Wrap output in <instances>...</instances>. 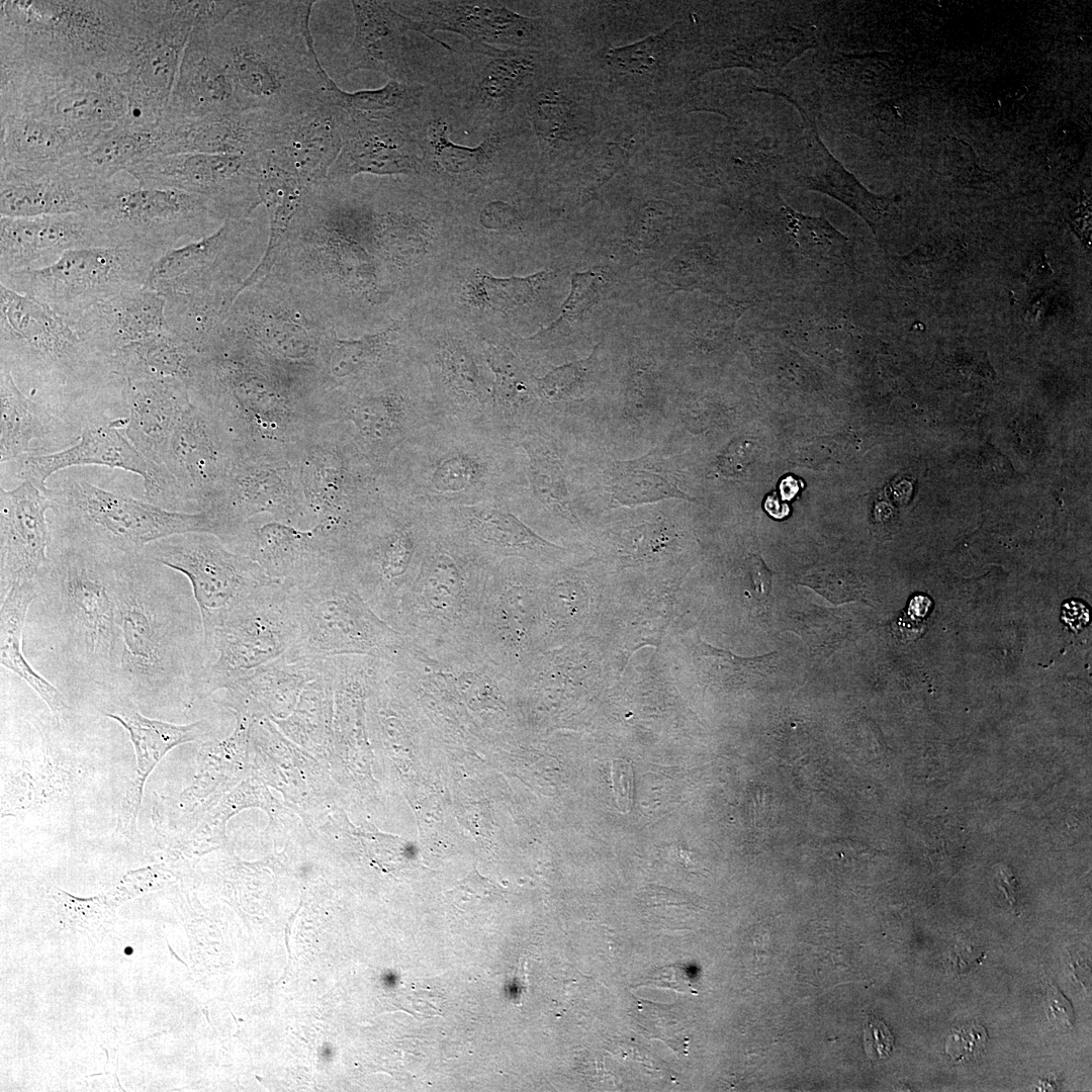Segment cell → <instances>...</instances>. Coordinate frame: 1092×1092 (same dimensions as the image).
<instances>
[{
	"label": "cell",
	"mask_w": 1092,
	"mask_h": 1092,
	"mask_svg": "<svg viewBox=\"0 0 1092 1092\" xmlns=\"http://www.w3.org/2000/svg\"><path fill=\"white\" fill-rule=\"evenodd\" d=\"M749 570L755 597L758 600L767 599L771 590L772 571L756 554L749 558Z\"/></svg>",
	"instance_id": "e7e4bbea"
},
{
	"label": "cell",
	"mask_w": 1092,
	"mask_h": 1092,
	"mask_svg": "<svg viewBox=\"0 0 1092 1092\" xmlns=\"http://www.w3.org/2000/svg\"><path fill=\"white\" fill-rule=\"evenodd\" d=\"M260 155H162L126 172L146 186L175 188L201 195L211 200L226 219L243 218L256 212L261 204L258 192Z\"/></svg>",
	"instance_id": "cb8c5ba5"
},
{
	"label": "cell",
	"mask_w": 1092,
	"mask_h": 1092,
	"mask_svg": "<svg viewBox=\"0 0 1092 1092\" xmlns=\"http://www.w3.org/2000/svg\"><path fill=\"white\" fill-rule=\"evenodd\" d=\"M399 325L358 339H341L330 329L324 339L318 373L321 397L390 377L402 370Z\"/></svg>",
	"instance_id": "60d3db41"
},
{
	"label": "cell",
	"mask_w": 1092,
	"mask_h": 1092,
	"mask_svg": "<svg viewBox=\"0 0 1092 1092\" xmlns=\"http://www.w3.org/2000/svg\"><path fill=\"white\" fill-rule=\"evenodd\" d=\"M494 0L392 1L400 13L419 21L425 36L450 52L453 48L435 36L450 31L470 42L499 48L546 51L554 42L555 29L542 18H531Z\"/></svg>",
	"instance_id": "4316f807"
},
{
	"label": "cell",
	"mask_w": 1092,
	"mask_h": 1092,
	"mask_svg": "<svg viewBox=\"0 0 1092 1092\" xmlns=\"http://www.w3.org/2000/svg\"><path fill=\"white\" fill-rule=\"evenodd\" d=\"M701 673L714 676H737L746 679L762 678L775 670L778 654L767 653L755 657H740L730 651L717 649L705 642L696 648Z\"/></svg>",
	"instance_id": "11a10c76"
},
{
	"label": "cell",
	"mask_w": 1092,
	"mask_h": 1092,
	"mask_svg": "<svg viewBox=\"0 0 1092 1092\" xmlns=\"http://www.w3.org/2000/svg\"><path fill=\"white\" fill-rule=\"evenodd\" d=\"M126 422L127 418H124L87 428L77 443L61 451L24 456L9 463L13 464L19 482L30 481L47 494L50 491L48 479L66 468L98 465L123 469L143 478L147 500L167 505L173 510L176 500L168 473L148 462L120 433L119 429L124 428Z\"/></svg>",
	"instance_id": "83f0119b"
},
{
	"label": "cell",
	"mask_w": 1092,
	"mask_h": 1092,
	"mask_svg": "<svg viewBox=\"0 0 1092 1092\" xmlns=\"http://www.w3.org/2000/svg\"><path fill=\"white\" fill-rule=\"evenodd\" d=\"M164 145L159 125L152 128L121 126L76 155L75 160L91 177L108 181L148 159L164 155Z\"/></svg>",
	"instance_id": "816d5d0a"
},
{
	"label": "cell",
	"mask_w": 1092,
	"mask_h": 1092,
	"mask_svg": "<svg viewBox=\"0 0 1092 1092\" xmlns=\"http://www.w3.org/2000/svg\"><path fill=\"white\" fill-rule=\"evenodd\" d=\"M225 545L251 558L270 578L293 588L307 585L336 565V542L330 534L266 516L241 524Z\"/></svg>",
	"instance_id": "4dcf8cb0"
},
{
	"label": "cell",
	"mask_w": 1092,
	"mask_h": 1092,
	"mask_svg": "<svg viewBox=\"0 0 1092 1092\" xmlns=\"http://www.w3.org/2000/svg\"><path fill=\"white\" fill-rule=\"evenodd\" d=\"M329 330L269 274L239 294L219 332L320 392L322 347Z\"/></svg>",
	"instance_id": "9a60e30c"
},
{
	"label": "cell",
	"mask_w": 1092,
	"mask_h": 1092,
	"mask_svg": "<svg viewBox=\"0 0 1092 1092\" xmlns=\"http://www.w3.org/2000/svg\"><path fill=\"white\" fill-rule=\"evenodd\" d=\"M519 451L496 431L444 419L401 449L386 475L429 510L507 499L525 482Z\"/></svg>",
	"instance_id": "8992f818"
},
{
	"label": "cell",
	"mask_w": 1092,
	"mask_h": 1092,
	"mask_svg": "<svg viewBox=\"0 0 1092 1092\" xmlns=\"http://www.w3.org/2000/svg\"><path fill=\"white\" fill-rule=\"evenodd\" d=\"M165 297L143 287L91 308L70 326L97 353L112 359L122 348L168 331Z\"/></svg>",
	"instance_id": "7bdbcfd3"
},
{
	"label": "cell",
	"mask_w": 1092,
	"mask_h": 1092,
	"mask_svg": "<svg viewBox=\"0 0 1092 1092\" xmlns=\"http://www.w3.org/2000/svg\"><path fill=\"white\" fill-rule=\"evenodd\" d=\"M111 247L92 213H65L0 218V275L39 269L66 252Z\"/></svg>",
	"instance_id": "836d02e7"
},
{
	"label": "cell",
	"mask_w": 1092,
	"mask_h": 1092,
	"mask_svg": "<svg viewBox=\"0 0 1092 1092\" xmlns=\"http://www.w3.org/2000/svg\"><path fill=\"white\" fill-rule=\"evenodd\" d=\"M355 21L353 39L341 62V76L360 70L381 73L389 80L418 81L412 65L410 32L425 35L423 25L397 11L392 1H350Z\"/></svg>",
	"instance_id": "e575fe53"
},
{
	"label": "cell",
	"mask_w": 1092,
	"mask_h": 1092,
	"mask_svg": "<svg viewBox=\"0 0 1092 1092\" xmlns=\"http://www.w3.org/2000/svg\"><path fill=\"white\" fill-rule=\"evenodd\" d=\"M293 592L299 637L285 655L288 659L322 660L352 654L383 657L403 640L337 565Z\"/></svg>",
	"instance_id": "d6986e66"
},
{
	"label": "cell",
	"mask_w": 1092,
	"mask_h": 1092,
	"mask_svg": "<svg viewBox=\"0 0 1092 1092\" xmlns=\"http://www.w3.org/2000/svg\"><path fill=\"white\" fill-rule=\"evenodd\" d=\"M191 402L188 385L179 379L126 382L125 436L155 467L166 471L164 461L171 437Z\"/></svg>",
	"instance_id": "f6af8a7d"
},
{
	"label": "cell",
	"mask_w": 1092,
	"mask_h": 1092,
	"mask_svg": "<svg viewBox=\"0 0 1092 1092\" xmlns=\"http://www.w3.org/2000/svg\"><path fill=\"white\" fill-rule=\"evenodd\" d=\"M346 111L322 102L282 120L271 149L308 188L324 181L344 143Z\"/></svg>",
	"instance_id": "f35d334b"
},
{
	"label": "cell",
	"mask_w": 1092,
	"mask_h": 1092,
	"mask_svg": "<svg viewBox=\"0 0 1092 1092\" xmlns=\"http://www.w3.org/2000/svg\"><path fill=\"white\" fill-rule=\"evenodd\" d=\"M92 213L111 247L148 249L163 256L212 234L226 220L220 209L201 195L146 186L126 171L106 183Z\"/></svg>",
	"instance_id": "5bb4252c"
},
{
	"label": "cell",
	"mask_w": 1092,
	"mask_h": 1092,
	"mask_svg": "<svg viewBox=\"0 0 1092 1092\" xmlns=\"http://www.w3.org/2000/svg\"><path fill=\"white\" fill-rule=\"evenodd\" d=\"M476 220L482 229L500 233L520 230L523 224L517 205L502 196L485 199L476 211Z\"/></svg>",
	"instance_id": "680465c9"
},
{
	"label": "cell",
	"mask_w": 1092,
	"mask_h": 1092,
	"mask_svg": "<svg viewBox=\"0 0 1092 1092\" xmlns=\"http://www.w3.org/2000/svg\"><path fill=\"white\" fill-rule=\"evenodd\" d=\"M303 498L308 529L320 527L336 542L390 487L334 422H324L289 452Z\"/></svg>",
	"instance_id": "7c38bea8"
},
{
	"label": "cell",
	"mask_w": 1092,
	"mask_h": 1092,
	"mask_svg": "<svg viewBox=\"0 0 1092 1092\" xmlns=\"http://www.w3.org/2000/svg\"><path fill=\"white\" fill-rule=\"evenodd\" d=\"M595 353L596 349L588 358L554 367L543 377L535 379L536 392L543 411L545 404L554 405L569 401L585 391L589 383Z\"/></svg>",
	"instance_id": "9f6ffc18"
},
{
	"label": "cell",
	"mask_w": 1092,
	"mask_h": 1092,
	"mask_svg": "<svg viewBox=\"0 0 1092 1092\" xmlns=\"http://www.w3.org/2000/svg\"><path fill=\"white\" fill-rule=\"evenodd\" d=\"M140 555L189 580L204 639L238 604L274 580L255 561L231 550L211 533L167 537L149 544Z\"/></svg>",
	"instance_id": "7402d4cb"
},
{
	"label": "cell",
	"mask_w": 1092,
	"mask_h": 1092,
	"mask_svg": "<svg viewBox=\"0 0 1092 1092\" xmlns=\"http://www.w3.org/2000/svg\"><path fill=\"white\" fill-rule=\"evenodd\" d=\"M417 117L410 123L422 151L416 178L468 190L510 177L528 159L526 116L516 114L486 131L475 146L450 139L454 119L438 90L429 83Z\"/></svg>",
	"instance_id": "ac0fdd59"
},
{
	"label": "cell",
	"mask_w": 1092,
	"mask_h": 1092,
	"mask_svg": "<svg viewBox=\"0 0 1092 1092\" xmlns=\"http://www.w3.org/2000/svg\"><path fill=\"white\" fill-rule=\"evenodd\" d=\"M199 356L191 345L166 331L119 350L114 373L127 381L175 378L188 387Z\"/></svg>",
	"instance_id": "681fc988"
},
{
	"label": "cell",
	"mask_w": 1092,
	"mask_h": 1092,
	"mask_svg": "<svg viewBox=\"0 0 1092 1092\" xmlns=\"http://www.w3.org/2000/svg\"><path fill=\"white\" fill-rule=\"evenodd\" d=\"M630 767L627 763L617 760L613 763L612 778L617 801L627 805L630 796Z\"/></svg>",
	"instance_id": "03108f58"
},
{
	"label": "cell",
	"mask_w": 1092,
	"mask_h": 1092,
	"mask_svg": "<svg viewBox=\"0 0 1092 1092\" xmlns=\"http://www.w3.org/2000/svg\"><path fill=\"white\" fill-rule=\"evenodd\" d=\"M136 3L139 31L125 69L116 76L127 101L125 126L152 128L164 116L192 28L173 1Z\"/></svg>",
	"instance_id": "603a6c76"
},
{
	"label": "cell",
	"mask_w": 1092,
	"mask_h": 1092,
	"mask_svg": "<svg viewBox=\"0 0 1092 1092\" xmlns=\"http://www.w3.org/2000/svg\"><path fill=\"white\" fill-rule=\"evenodd\" d=\"M662 206H650L643 210L641 217L629 234L630 245L636 249H649L655 246L668 231L670 213Z\"/></svg>",
	"instance_id": "91938a15"
},
{
	"label": "cell",
	"mask_w": 1092,
	"mask_h": 1092,
	"mask_svg": "<svg viewBox=\"0 0 1092 1092\" xmlns=\"http://www.w3.org/2000/svg\"><path fill=\"white\" fill-rule=\"evenodd\" d=\"M120 553L51 534V564L24 631L36 630L55 673L114 696L119 659L114 581Z\"/></svg>",
	"instance_id": "7a4b0ae2"
},
{
	"label": "cell",
	"mask_w": 1092,
	"mask_h": 1092,
	"mask_svg": "<svg viewBox=\"0 0 1092 1092\" xmlns=\"http://www.w3.org/2000/svg\"><path fill=\"white\" fill-rule=\"evenodd\" d=\"M988 1036L986 1029L979 1025L952 1030L945 1043V1052L953 1061L974 1058L984 1050Z\"/></svg>",
	"instance_id": "94428289"
},
{
	"label": "cell",
	"mask_w": 1092,
	"mask_h": 1092,
	"mask_svg": "<svg viewBox=\"0 0 1092 1092\" xmlns=\"http://www.w3.org/2000/svg\"><path fill=\"white\" fill-rule=\"evenodd\" d=\"M101 714L117 721L127 732L133 746L136 772L121 800L117 819V830L132 838L138 834L136 819L148 778L172 748L203 737L208 731V724L204 720L174 724L153 719L142 714L132 701L121 697L102 704Z\"/></svg>",
	"instance_id": "8d00e7d4"
},
{
	"label": "cell",
	"mask_w": 1092,
	"mask_h": 1092,
	"mask_svg": "<svg viewBox=\"0 0 1092 1092\" xmlns=\"http://www.w3.org/2000/svg\"><path fill=\"white\" fill-rule=\"evenodd\" d=\"M863 1043L868 1057L873 1061H878L892 1054L895 1038L883 1020L874 1014H869L863 1023Z\"/></svg>",
	"instance_id": "6125c7cd"
},
{
	"label": "cell",
	"mask_w": 1092,
	"mask_h": 1092,
	"mask_svg": "<svg viewBox=\"0 0 1092 1092\" xmlns=\"http://www.w3.org/2000/svg\"><path fill=\"white\" fill-rule=\"evenodd\" d=\"M39 118L64 127L90 146L125 126L126 97L116 74L25 67L0 84V117Z\"/></svg>",
	"instance_id": "4fadbf2b"
},
{
	"label": "cell",
	"mask_w": 1092,
	"mask_h": 1092,
	"mask_svg": "<svg viewBox=\"0 0 1092 1092\" xmlns=\"http://www.w3.org/2000/svg\"><path fill=\"white\" fill-rule=\"evenodd\" d=\"M49 494L30 481L0 488V597L14 584L37 583L49 570Z\"/></svg>",
	"instance_id": "d6a6232c"
},
{
	"label": "cell",
	"mask_w": 1092,
	"mask_h": 1092,
	"mask_svg": "<svg viewBox=\"0 0 1092 1092\" xmlns=\"http://www.w3.org/2000/svg\"><path fill=\"white\" fill-rule=\"evenodd\" d=\"M240 451L224 431L193 402L171 437L164 467L179 505L199 511L219 497Z\"/></svg>",
	"instance_id": "f1b7e54d"
},
{
	"label": "cell",
	"mask_w": 1092,
	"mask_h": 1092,
	"mask_svg": "<svg viewBox=\"0 0 1092 1092\" xmlns=\"http://www.w3.org/2000/svg\"><path fill=\"white\" fill-rule=\"evenodd\" d=\"M431 511L487 565L518 558L550 568L572 553L534 531L503 498Z\"/></svg>",
	"instance_id": "f546056e"
},
{
	"label": "cell",
	"mask_w": 1092,
	"mask_h": 1092,
	"mask_svg": "<svg viewBox=\"0 0 1092 1092\" xmlns=\"http://www.w3.org/2000/svg\"><path fill=\"white\" fill-rule=\"evenodd\" d=\"M0 367L79 433L127 417L126 381L43 302L0 284Z\"/></svg>",
	"instance_id": "6da1fadb"
},
{
	"label": "cell",
	"mask_w": 1092,
	"mask_h": 1092,
	"mask_svg": "<svg viewBox=\"0 0 1092 1092\" xmlns=\"http://www.w3.org/2000/svg\"><path fill=\"white\" fill-rule=\"evenodd\" d=\"M678 477L667 460L652 452L614 461L609 466L606 490L621 506H636L668 498L694 500L678 487Z\"/></svg>",
	"instance_id": "f907efd6"
},
{
	"label": "cell",
	"mask_w": 1092,
	"mask_h": 1092,
	"mask_svg": "<svg viewBox=\"0 0 1092 1092\" xmlns=\"http://www.w3.org/2000/svg\"><path fill=\"white\" fill-rule=\"evenodd\" d=\"M446 53L427 83L441 94L456 123L481 136L520 111L554 65L545 51L534 49L469 41Z\"/></svg>",
	"instance_id": "8fae6325"
},
{
	"label": "cell",
	"mask_w": 1092,
	"mask_h": 1092,
	"mask_svg": "<svg viewBox=\"0 0 1092 1092\" xmlns=\"http://www.w3.org/2000/svg\"><path fill=\"white\" fill-rule=\"evenodd\" d=\"M48 521L54 535L80 539L124 555H140L149 544L174 535L205 532L219 536L209 510L165 509L149 500L103 488L77 476L50 488Z\"/></svg>",
	"instance_id": "30bf717a"
},
{
	"label": "cell",
	"mask_w": 1092,
	"mask_h": 1092,
	"mask_svg": "<svg viewBox=\"0 0 1092 1092\" xmlns=\"http://www.w3.org/2000/svg\"><path fill=\"white\" fill-rule=\"evenodd\" d=\"M298 637L293 588L272 580L238 604L204 639L208 664L196 691H216L230 677L285 656Z\"/></svg>",
	"instance_id": "ffe728a7"
},
{
	"label": "cell",
	"mask_w": 1092,
	"mask_h": 1092,
	"mask_svg": "<svg viewBox=\"0 0 1092 1092\" xmlns=\"http://www.w3.org/2000/svg\"><path fill=\"white\" fill-rule=\"evenodd\" d=\"M542 567L510 558L488 567L480 607L478 641L499 665L514 672L528 662L537 626L536 599Z\"/></svg>",
	"instance_id": "d4e9b609"
},
{
	"label": "cell",
	"mask_w": 1092,
	"mask_h": 1092,
	"mask_svg": "<svg viewBox=\"0 0 1092 1092\" xmlns=\"http://www.w3.org/2000/svg\"><path fill=\"white\" fill-rule=\"evenodd\" d=\"M1045 1004L1048 1019L1057 1029L1064 1031L1073 1028L1075 1021L1073 1007L1057 985H1050Z\"/></svg>",
	"instance_id": "be15d7a7"
},
{
	"label": "cell",
	"mask_w": 1092,
	"mask_h": 1092,
	"mask_svg": "<svg viewBox=\"0 0 1092 1092\" xmlns=\"http://www.w3.org/2000/svg\"><path fill=\"white\" fill-rule=\"evenodd\" d=\"M161 257L131 247L72 250L47 267L0 275V284L43 302L71 325L100 303L145 287Z\"/></svg>",
	"instance_id": "2e32d148"
},
{
	"label": "cell",
	"mask_w": 1092,
	"mask_h": 1092,
	"mask_svg": "<svg viewBox=\"0 0 1092 1092\" xmlns=\"http://www.w3.org/2000/svg\"><path fill=\"white\" fill-rule=\"evenodd\" d=\"M209 32L191 31L160 123L172 125L242 110L228 72L212 51Z\"/></svg>",
	"instance_id": "74e56055"
},
{
	"label": "cell",
	"mask_w": 1092,
	"mask_h": 1092,
	"mask_svg": "<svg viewBox=\"0 0 1092 1092\" xmlns=\"http://www.w3.org/2000/svg\"><path fill=\"white\" fill-rule=\"evenodd\" d=\"M269 234L256 212L229 218L212 234L161 257L145 287L165 298H203L229 308L261 261V240Z\"/></svg>",
	"instance_id": "44dd1931"
},
{
	"label": "cell",
	"mask_w": 1092,
	"mask_h": 1092,
	"mask_svg": "<svg viewBox=\"0 0 1092 1092\" xmlns=\"http://www.w3.org/2000/svg\"><path fill=\"white\" fill-rule=\"evenodd\" d=\"M554 426L543 422L522 434L514 444L522 451L526 492L519 489L506 499L510 507L529 504L549 520L579 525L562 453Z\"/></svg>",
	"instance_id": "ab89813d"
},
{
	"label": "cell",
	"mask_w": 1092,
	"mask_h": 1092,
	"mask_svg": "<svg viewBox=\"0 0 1092 1092\" xmlns=\"http://www.w3.org/2000/svg\"><path fill=\"white\" fill-rule=\"evenodd\" d=\"M108 181L89 176L74 156L47 164L0 165V214L26 217L93 212Z\"/></svg>",
	"instance_id": "1f68e13d"
},
{
	"label": "cell",
	"mask_w": 1092,
	"mask_h": 1092,
	"mask_svg": "<svg viewBox=\"0 0 1092 1092\" xmlns=\"http://www.w3.org/2000/svg\"><path fill=\"white\" fill-rule=\"evenodd\" d=\"M433 517L434 531L419 571L401 600L394 627L405 643L422 650L478 641L481 600L490 566Z\"/></svg>",
	"instance_id": "9c48e42d"
},
{
	"label": "cell",
	"mask_w": 1092,
	"mask_h": 1092,
	"mask_svg": "<svg viewBox=\"0 0 1092 1092\" xmlns=\"http://www.w3.org/2000/svg\"><path fill=\"white\" fill-rule=\"evenodd\" d=\"M426 92L427 84L418 81L389 80L381 88L355 92L345 91L333 82L328 101L352 114L408 125L417 117Z\"/></svg>",
	"instance_id": "f5cc1de1"
},
{
	"label": "cell",
	"mask_w": 1092,
	"mask_h": 1092,
	"mask_svg": "<svg viewBox=\"0 0 1092 1092\" xmlns=\"http://www.w3.org/2000/svg\"><path fill=\"white\" fill-rule=\"evenodd\" d=\"M315 1H247L210 32L242 110L279 119L328 101L334 80L321 64L310 30Z\"/></svg>",
	"instance_id": "3957f363"
},
{
	"label": "cell",
	"mask_w": 1092,
	"mask_h": 1092,
	"mask_svg": "<svg viewBox=\"0 0 1092 1092\" xmlns=\"http://www.w3.org/2000/svg\"><path fill=\"white\" fill-rule=\"evenodd\" d=\"M603 280L597 272H575L571 277V290L562 305L559 317L546 329L552 331L564 324L580 320L600 297Z\"/></svg>",
	"instance_id": "6f0895ef"
},
{
	"label": "cell",
	"mask_w": 1092,
	"mask_h": 1092,
	"mask_svg": "<svg viewBox=\"0 0 1092 1092\" xmlns=\"http://www.w3.org/2000/svg\"><path fill=\"white\" fill-rule=\"evenodd\" d=\"M282 119L259 110H238L198 120L163 124L164 155H253L271 151Z\"/></svg>",
	"instance_id": "b9f144b4"
},
{
	"label": "cell",
	"mask_w": 1092,
	"mask_h": 1092,
	"mask_svg": "<svg viewBox=\"0 0 1092 1092\" xmlns=\"http://www.w3.org/2000/svg\"><path fill=\"white\" fill-rule=\"evenodd\" d=\"M1062 619L1074 630L1083 628L1088 620V610L1081 603L1071 601L1063 606Z\"/></svg>",
	"instance_id": "003e7915"
},
{
	"label": "cell",
	"mask_w": 1092,
	"mask_h": 1092,
	"mask_svg": "<svg viewBox=\"0 0 1092 1092\" xmlns=\"http://www.w3.org/2000/svg\"><path fill=\"white\" fill-rule=\"evenodd\" d=\"M421 162L422 151L410 125L346 111L343 148L325 180L343 183L361 174L416 177Z\"/></svg>",
	"instance_id": "d590c367"
},
{
	"label": "cell",
	"mask_w": 1092,
	"mask_h": 1092,
	"mask_svg": "<svg viewBox=\"0 0 1092 1092\" xmlns=\"http://www.w3.org/2000/svg\"><path fill=\"white\" fill-rule=\"evenodd\" d=\"M38 594L33 582L14 584L1 598L0 658L1 664L22 678L50 709L56 723H61L69 710L63 693L28 662L22 645L25 620Z\"/></svg>",
	"instance_id": "bcb514c9"
},
{
	"label": "cell",
	"mask_w": 1092,
	"mask_h": 1092,
	"mask_svg": "<svg viewBox=\"0 0 1092 1092\" xmlns=\"http://www.w3.org/2000/svg\"><path fill=\"white\" fill-rule=\"evenodd\" d=\"M139 25L136 1H1L0 56L73 72L119 74Z\"/></svg>",
	"instance_id": "52a82bcc"
},
{
	"label": "cell",
	"mask_w": 1092,
	"mask_h": 1092,
	"mask_svg": "<svg viewBox=\"0 0 1092 1092\" xmlns=\"http://www.w3.org/2000/svg\"><path fill=\"white\" fill-rule=\"evenodd\" d=\"M1 465L24 456L61 451L81 433L28 397L9 370L0 367Z\"/></svg>",
	"instance_id": "ee69618b"
},
{
	"label": "cell",
	"mask_w": 1092,
	"mask_h": 1092,
	"mask_svg": "<svg viewBox=\"0 0 1092 1092\" xmlns=\"http://www.w3.org/2000/svg\"><path fill=\"white\" fill-rule=\"evenodd\" d=\"M322 405L327 421L336 423L383 472L401 449L444 420L432 393L402 370L324 395Z\"/></svg>",
	"instance_id": "e0dca14e"
},
{
	"label": "cell",
	"mask_w": 1092,
	"mask_h": 1092,
	"mask_svg": "<svg viewBox=\"0 0 1092 1092\" xmlns=\"http://www.w3.org/2000/svg\"><path fill=\"white\" fill-rule=\"evenodd\" d=\"M434 527L432 512L390 482L382 498L338 540L337 567L392 628Z\"/></svg>",
	"instance_id": "ba28073f"
},
{
	"label": "cell",
	"mask_w": 1092,
	"mask_h": 1092,
	"mask_svg": "<svg viewBox=\"0 0 1092 1092\" xmlns=\"http://www.w3.org/2000/svg\"><path fill=\"white\" fill-rule=\"evenodd\" d=\"M258 192L266 208L268 242L264 255L244 281L240 293L270 274L289 226L302 204L308 187L292 172L281 166L271 151L263 152Z\"/></svg>",
	"instance_id": "7dc6e473"
},
{
	"label": "cell",
	"mask_w": 1092,
	"mask_h": 1092,
	"mask_svg": "<svg viewBox=\"0 0 1092 1092\" xmlns=\"http://www.w3.org/2000/svg\"><path fill=\"white\" fill-rule=\"evenodd\" d=\"M0 124V165L59 162L90 147L74 132L39 118L7 115Z\"/></svg>",
	"instance_id": "c3c4849f"
},
{
	"label": "cell",
	"mask_w": 1092,
	"mask_h": 1092,
	"mask_svg": "<svg viewBox=\"0 0 1092 1092\" xmlns=\"http://www.w3.org/2000/svg\"><path fill=\"white\" fill-rule=\"evenodd\" d=\"M208 509L219 523L218 538L223 543L241 524L260 516L308 529L303 498L288 455L240 453L221 494Z\"/></svg>",
	"instance_id": "484cf974"
},
{
	"label": "cell",
	"mask_w": 1092,
	"mask_h": 1092,
	"mask_svg": "<svg viewBox=\"0 0 1092 1092\" xmlns=\"http://www.w3.org/2000/svg\"><path fill=\"white\" fill-rule=\"evenodd\" d=\"M167 567L120 555L114 581L119 659L114 696L136 706L144 696L196 691L208 664L201 618Z\"/></svg>",
	"instance_id": "277c9868"
},
{
	"label": "cell",
	"mask_w": 1092,
	"mask_h": 1092,
	"mask_svg": "<svg viewBox=\"0 0 1092 1092\" xmlns=\"http://www.w3.org/2000/svg\"><path fill=\"white\" fill-rule=\"evenodd\" d=\"M553 275V271H541L527 277L496 278L477 271L471 293L477 303L507 312L531 302Z\"/></svg>",
	"instance_id": "db71d44e"
},
{
	"label": "cell",
	"mask_w": 1092,
	"mask_h": 1092,
	"mask_svg": "<svg viewBox=\"0 0 1092 1092\" xmlns=\"http://www.w3.org/2000/svg\"><path fill=\"white\" fill-rule=\"evenodd\" d=\"M189 391L240 453L288 455L327 422L313 387L220 334L199 353Z\"/></svg>",
	"instance_id": "5b68a950"
}]
</instances>
